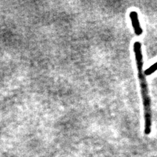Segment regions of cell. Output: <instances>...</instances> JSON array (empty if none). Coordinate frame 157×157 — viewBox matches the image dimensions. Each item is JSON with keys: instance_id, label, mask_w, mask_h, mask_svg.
Here are the masks:
<instances>
[{"instance_id": "3", "label": "cell", "mask_w": 157, "mask_h": 157, "mask_svg": "<svg viewBox=\"0 0 157 157\" xmlns=\"http://www.w3.org/2000/svg\"><path fill=\"white\" fill-rule=\"evenodd\" d=\"M157 71V62H156L153 65L151 66L149 68L146 69L144 71V74L146 76H150Z\"/></svg>"}, {"instance_id": "1", "label": "cell", "mask_w": 157, "mask_h": 157, "mask_svg": "<svg viewBox=\"0 0 157 157\" xmlns=\"http://www.w3.org/2000/svg\"><path fill=\"white\" fill-rule=\"evenodd\" d=\"M133 51L134 53L136 63L137 70V76L139 78L141 88V94L143 101L144 109L145 127L144 133L149 135L152 131V110L151 98L149 93L148 85L144 71V57L142 52V44L140 41H136L134 43Z\"/></svg>"}, {"instance_id": "2", "label": "cell", "mask_w": 157, "mask_h": 157, "mask_svg": "<svg viewBox=\"0 0 157 157\" xmlns=\"http://www.w3.org/2000/svg\"><path fill=\"white\" fill-rule=\"evenodd\" d=\"M130 19L132 22L136 36H140L143 34V29H142L140 22L138 14L135 11H132L129 14Z\"/></svg>"}]
</instances>
